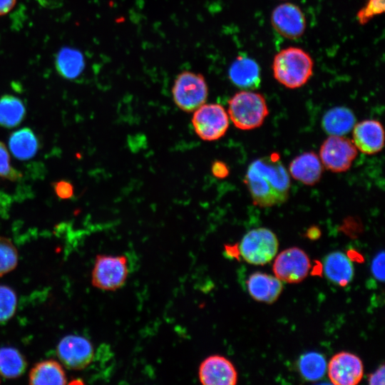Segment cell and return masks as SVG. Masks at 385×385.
I'll list each match as a JSON object with an SVG mask.
<instances>
[{
	"label": "cell",
	"instance_id": "1",
	"mask_svg": "<svg viewBox=\"0 0 385 385\" xmlns=\"http://www.w3.org/2000/svg\"><path fill=\"white\" fill-rule=\"evenodd\" d=\"M244 183L253 203L261 207L281 205L289 196V175L275 153L254 160L247 168Z\"/></svg>",
	"mask_w": 385,
	"mask_h": 385
},
{
	"label": "cell",
	"instance_id": "2",
	"mask_svg": "<svg viewBox=\"0 0 385 385\" xmlns=\"http://www.w3.org/2000/svg\"><path fill=\"white\" fill-rule=\"evenodd\" d=\"M275 80L290 89L302 87L313 74L314 61L308 52L297 46L279 51L272 66Z\"/></svg>",
	"mask_w": 385,
	"mask_h": 385
},
{
	"label": "cell",
	"instance_id": "3",
	"mask_svg": "<svg viewBox=\"0 0 385 385\" xmlns=\"http://www.w3.org/2000/svg\"><path fill=\"white\" fill-rule=\"evenodd\" d=\"M228 114L235 127L241 130H252L262 125L269 110L261 93L242 90L229 100Z\"/></svg>",
	"mask_w": 385,
	"mask_h": 385
},
{
	"label": "cell",
	"instance_id": "4",
	"mask_svg": "<svg viewBox=\"0 0 385 385\" xmlns=\"http://www.w3.org/2000/svg\"><path fill=\"white\" fill-rule=\"evenodd\" d=\"M172 93L174 102L179 108L192 112L206 102L208 87L202 74L184 71L177 76Z\"/></svg>",
	"mask_w": 385,
	"mask_h": 385
},
{
	"label": "cell",
	"instance_id": "5",
	"mask_svg": "<svg viewBox=\"0 0 385 385\" xmlns=\"http://www.w3.org/2000/svg\"><path fill=\"white\" fill-rule=\"evenodd\" d=\"M129 274L125 255L96 256L91 274L93 287L104 291H115L124 286Z\"/></svg>",
	"mask_w": 385,
	"mask_h": 385
},
{
	"label": "cell",
	"instance_id": "6",
	"mask_svg": "<svg viewBox=\"0 0 385 385\" xmlns=\"http://www.w3.org/2000/svg\"><path fill=\"white\" fill-rule=\"evenodd\" d=\"M279 242L275 234L265 227L251 230L242 237L239 252L248 263L262 265L276 255Z\"/></svg>",
	"mask_w": 385,
	"mask_h": 385
},
{
	"label": "cell",
	"instance_id": "7",
	"mask_svg": "<svg viewBox=\"0 0 385 385\" xmlns=\"http://www.w3.org/2000/svg\"><path fill=\"white\" fill-rule=\"evenodd\" d=\"M194 130L204 140L222 138L229 126L228 115L220 104H203L195 111L192 118Z\"/></svg>",
	"mask_w": 385,
	"mask_h": 385
},
{
	"label": "cell",
	"instance_id": "8",
	"mask_svg": "<svg viewBox=\"0 0 385 385\" xmlns=\"http://www.w3.org/2000/svg\"><path fill=\"white\" fill-rule=\"evenodd\" d=\"M358 153L353 141L343 135H329L322 144L319 158L324 167L334 173L348 170Z\"/></svg>",
	"mask_w": 385,
	"mask_h": 385
},
{
	"label": "cell",
	"instance_id": "9",
	"mask_svg": "<svg viewBox=\"0 0 385 385\" xmlns=\"http://www.w3.org/2000/svg\"><path fill=\"white\" fill-rule=\"evenodd\" d=\"M56 353L62 364L72 370L86 368L94 358L91 342L84 337L69 334L58 342Z\"/></svg>",
	"mask_w": 385,
	"mask_h": 385
},
{
	"label": "cell",
	"instance_id": "10",
	"mask_svg": "<svg viewBox=\"0 0 385 385\" xmlns=\"http://www.w3.org/2000/svg\"><path fill=\"white\" fill-rule=\"evenodd\" d=\"M311 267L307 255L299 247H293L281 252L273 264V272L279 280L288 283L302 281Z\"/></svg>",
	"mask_w": 385,
	"mask_h": 385
},
{
	"label": "cell",
	"instance_id": "11",
	"mask_svg": "<svg viewBox=\"0 0 385 385\" xmlns=\"http://www.w3.org/2000/svg\"><path fill=\"white\" fill-rule=\"evenodd\" d=\"M270 19L273 29L289 40L301 38L307 27L304 12L299 6L290 2L277 5L272 10Z\"/></svg>",
	"mask_w": 385,
	"mask_h": 385
},
{
	"label": "cell",
	"instance_id": "12",
	"mask_svg": "<svg viewBox=\"0 0 385 385\" xmlns=\"http://www.w3.org/2000/svg\"><path fill=\"white\" fill-rule=\"evenodd\" d=\"M327 369L330 381L336 385H356L361 380L364 374L360 358L346 351L334 355Z\"/></svg>",
	"mask_w": 385,
	"mask_h": 385
},
{
	"label": "cell",
	"instance_id": "13",
	"mask_svg": "<svg viewBox=\"0 0 385 385\" xmlns=\"http://www.w3.org/2000/svg\"><path fill=\"white\" fill-rule=\"evenodd\" d=\"M198 378L204 385H235L237 382V372L229 359L214 354L200 363Z\"/></svg>",
	"mask_w": 385,
	"mask_h": 385
},
{
	"label": "cell",
	"instance_id": "14",
	"mask_svg": "<svg viewBox=\"0 0 385 385\" xmlns=\"http://www.w3.org/2000/svg\"><path fill=\"white\" fill-rule=\"evenodd\" d=\"M353 143L357 150L365 154H375L384 147V131L380 122L365 120L353 127Z\"/></svg>",
	"mask_w": 385,
	"mask_h": 385
},
{
	"label": "cell",
	"instance_id": "15",
	"mask_svg": "<svg viewBox=\"0 0 385 385\" xmlns=\"http://www.w3.org/2000/svg\"><path fill=\"white\" fill-rule=\"evenodd\" d=\"M229 78L236 86L253 90L257 88L261 83V71L259 64L253 58L240 55L232 63Z\"/></svg>",
	"mask_w": 385,
	"mask_h": 385
},
{
	"label": "cell",
	"instance_id": "16",
	"mask_svg": "<svg viewBox=\"0 0 385 385\" xmlns=\"http://www.w3.org/2000/svg\"><path fill=\"white\" fill-rule=\"evenodd\" d=\"M324 166L314 152H305L297 156L289 164V173L296 180L307 185L317 183L322 175Z\"/></svg>",
	"mask_w": 385,
	"mask_h": 385
},
{
	"label": "cell",
	"instance_id": "17",
	"mask_svg": "<svg viewBox=\"0 0 385 385\" xmlns=\"http://www.w3.org/2000/svg\"><path fill=\"white\" fill-rule=\"evenodd\" d=\"M247 287L254 299L268 304L278 299L283 288L282 281L276 277L258 272L249 277Z\"/></svg>",
	"mask_w": 385,
	"mask_h": 385
},
{
	"label": "cell",
	"instance_id": "18",
	"mask_svg": "<svg viewBox=\"0 0 385 385\" xmlns=\"http://www.w3.org/2000/svg\"><path fill=\"white\" fill-rule=\"evenodd\" d=\"M323 270L330 282L341 287L346 286L352 280L354 272L351 260L339 251L331 252L325 257Z\"/></svg>",
	"mask_w": 385,
	"mask_h": 385
},
{
	"label": "cell",
	"instance_id": "19",
	"mask_svg": "<svg viewBox=\"0 0 385 385\" xmlns=\"http://www.w3.org/2000/svg\"><path fill=\"white\" fill-rule=\"evenodd\" d=\"M67 377L61 364L54 359L36 363L30 370L29 383L37 384H65Z\"/></svg>",
	"mask_w": 385,
	"mask_h": 385
},
{
	"label": "cell",
	"instance_id": "20",
	"mask_svg": "<svg viewBox=\"0 0 385 385\" xmlns=\"http://www.w3.org/2000/svg\"><path fill=\"white\" fill-rule=\"evenodd\" d=\"M355 115L348 108L337 106L329 110L323 116L322 124L330 135H344L354 126Z\"/></svg>",
	"mask_w": 385,
	"mask_h": 385
},
{
	"label": "cell",
	"instance_id": "21",
	"mask_svg": "<svg viewBox=\"0 0 385 385\" xmlns=\"http://www.w3.org/2000/svg\"><path fill=\"white\" fill-rule=\"evenodd\" d=\"M55 67L61 76L67 79L77 78L84 68V58L77 49L63 47L55 57Z\"/></svg>",
	"mask_w": 385,
	"mask_h": 385
},
{
	"label": "cell",
	"instance_id": "22",
	"mask_svg": "<svg viewBox=\"0 0 385 385\" xmlns=\"http://www.w3.org/2000/svg\"><path fill=\"white\" fill-rule=\"evenodd\" d=\"M9 146L16 158L28 160L36 155L38 143L33 130L29 128H23L14 131L10 135Z\"/></svg>",
	"mask_w": 385,
	"mask_h": 385
},
{
	"label": "cell",
	"instance_id": "23",
	"mask_svg": "<svg viewBox=\"0 0 385 385\" xmlns=\"http://www.w3.org/2000/svg\"><path fill=\"white\" fill-rule=\"evenodd\" d=\"M26 108L16 96L6 94L0 98V125L4 128L17 126L24 120Z\"/></svg>",
	"mask_w": 385,
	"mask_h": 385
},
{
	"label": "cell",
	"instance_id": "24",
	"mask_svg": "<svg viewBox=\"0 0 385 385\" xmlns=\"http://www.w3.org/2000/svg\"><path fill=\"white\" fill-rule=\"evenodd\" d=\"M27 367L24 356L16 348H0V374L6 379H15L22 375Z\"/></svg>",
	"mask_w": 385,
	"mask_h": 385
},
{
	"label": "cell",
	"instance_id": "25",
	"mask_svg": "<svg viewBox=\"0 0 385 385\" xmlns=\"http://www.w3.org/2000/svg\"><path fill=\"white\" fill-rule=\"evenodd\" d=\"M301 375L307 381H317L324 376L327 365L324 356L315 351L302 355L298 361Z\"/></svg>",
	"mask_w": 385,
	"mask_h": 385
},
{
	"label": "cell",
	"instance_id": "26",
	"mask_svg": "<svg viewBox=\"0 0 385 385\" xmlns=\"http://www.w3.org/2000/svg\"><path fill=\"white\" fill-rule=\"evenodd\" d=\"M18 251L10 239L0 236V277L11 272L18 265Z\"/></svg>",
	"mask_w": 385,
	"mask_h": 385
},
{
	"label": "cell",
	"instance_id": "27",
	"mask_svg": "<svg viewBox=\"0 0 385 385\" xmlns=\"http://www.w3.org/2000/svg\"><path fill=\"white\" fill-rule=\"evenodd\" d=\"M17 297L8 286L0 284V324L7 322L15 314Z\"/></svg>",
	"mask_w": 385,
	"mask_h": 385
},
{
	"label": "cell",
	"instance_id": "28",
	"mask_svg": "<svg viewBox=\"0 0 385 385\" xmlns=\"http://www.w3.org/2000/svg\"><path fill=\"white\" fill-rule=\"evenodd\" d=\"M384 10V0H367L366 4L356 13L357 21L364 25L376 16L382 14Z\"/></svg>",
	"mask_w": 385,
	"mask_h": 385
},
{
	"label": "cell",
	"instance_id": "29",
	"mask_svg": "<svg viewBox=\"0 0 385 385\" xmlns=\"http://www.w3.org/2000/svg\"><path fill=\"white\" fill-rule=\"evenodd\" d=\"M0 177L10 180H16L21 177V173L11 165L9 151L6 145L1 141Z\"/></svg>",
	"mask_w": 385,
	"mask_h": 385
},
{
	"label": "cell",
	"instance_id": "30",
	"mask_svg": "<svg viewBox=\"0 0 385 385\" xmlns=\"http://www.w3.org/2000/svg\"><path fill=\"white\" fill-rule=\"evenodd\" d=\"M371 271L374 277L381 281L384 280V253L381 251L372 260Z\"/></svg>",
	"mask_w": 385,
	"mask_h": 385
},
{
	"label": "cell",
	"instance_id": "31",
	"mask_svg": "<svg viewBox=\"0 0 385 385\" xmlns=\"http://www.w3.org/2000/svg\"><path fill=\"white\" fill-rule=\"evenodd\" d=\"M53 187L56 195L61 199H68L73 195V187L68 181L59 180L55 182Z\"/></svg>",
	"mask_w": 385,
	"mask_h": 385
},
{
	"label": "cell",
	"instance_id": "32",
	"mask_svg": "<svg viewBox=\"0 0 385 385\" xmlns=\"http://www.w3.org/2000/svg\"><path fill=\"white\" fill-rule=\"evenodd\" d=\"M212 174L218 178H224L229 174V169L226 164L221 161H215L212 165Z\"/></svg>",
	"mask_w": 385,
	"mask_h": 385
},
{
	"label": "cell",
	"instance_id": "33",
	"mask_svg": "<svg viewBox=\"0 0 385 385\" xmlns=\"http://www.w3.org/2000/svg\"><path fill=\"white\" fill-rule=\"evenodd\" d=\"M369 384L371 385L384 384V366L382 364L376 371L369 376Z\"/></svg>",
	"mask_w": 385,
	"mask_h": 385
},
{
	"label": "cell",
	"instance_id": "34",
	"mask_svg": "<svg viewBox=\"0 0 385 385\" xmlns=\"http://www.w3.org/2000/svg\"><path fill=\"white\" fill-rule=\"evenodd\" d=\"M16 0H0V16L7 14L16 5Z\"/></svg>",
	"mask_w": 385,
	"mask_h": 385
},
{
	"label": "cell",
	"instance_id": "35",
	"mask_svg": "<svg viewBox=\"0 0 385 385\" xmlns=\"http://www.w3.org/2000/svg\"><path fill=\"white\" fill-rule=\"evenodd\" d=\"M63 0H37L38 4L46 9H56L61 6Z\"/></svg>",
	"mask_w": 385,
	"mask_h": 385
}]
</instances>
